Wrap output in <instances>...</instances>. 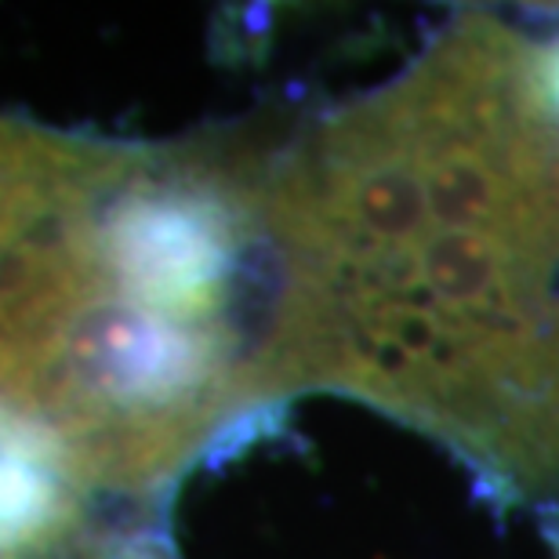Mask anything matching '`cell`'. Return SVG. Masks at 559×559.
Masks as SVG:
<instances>
[{
  "instance_id": "7a4b0ae2",
  "label": "cell",
  "mask_w": 559,
  "mask_h": 559,
  "mask_svg": "<svg viewBox=\"0 0 559 559\" xmlns=\"http://www.w3.org/2000/svg\"><path fill=\"white\" fill-rule=\"evenodd\" d=\"M117 142L0 114V331L66 295L84 265L87 211Z\"/></svg>"
},
{
  "instance_id": "277c9868",
  "label": "cell",
  "mask_w": 559,
  "mask_h": 559,
  "mask_svg": "<svg viewBox=\"0 0 559 559\" xmlns=\"http://www.w3.org/2000/svg\"><path fill=\"white\" fill-rule=\"evenodd\" d=\"M76 559H164L160 549H117V545H95Z\"/></svg>"
},
{
  "instance_id": "3957f363",
  "label": "cell",
  "mask_w": 559,
  "mask_h": 559,
  "mask_svg": "<svg viewBox=\"0 0 559 559\" xmlns=\"http://www.w3.org/2000/svg\"><path fill=\"white\" fill-rule=\"evenodd\" d=\"M87 498L73 487L55 447L0 411V556L40 559L84 534Z\"/></svg>"
},
{
  "instance_id": "6da1fadb",
  "label": "cell",
  "mask_w": 559,
  "mask_h": 559,
  "mask_svg": "<svg viewBox=\"0 0 559 559\" xmlns=\"http://www.w3.org/2000/svg\"><path fill=\"white\" fill-rule=\"evenodd\" d=\"M273 385L349 393L559 512V117L527 40L457 19L273 150Z\"/></svg>"
}]
</instances>
